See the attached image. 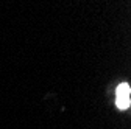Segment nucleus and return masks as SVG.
<instances>
[{"label":"nucleus","mask_w":131,"mask_h":129,"mask_svg":"<svg viewBox=\"0 0 131 129\" xmlns=\"http://www.w3.org/2000/svg\"><path fill=\"white\" fill-rule=\"evenodd\" d=\"M129 86L128 84H120L116 90V104L119 109H128L129 107V103H131V98H129Z\"/></svg>","instance_id":"obj_1"}]
</instances>
